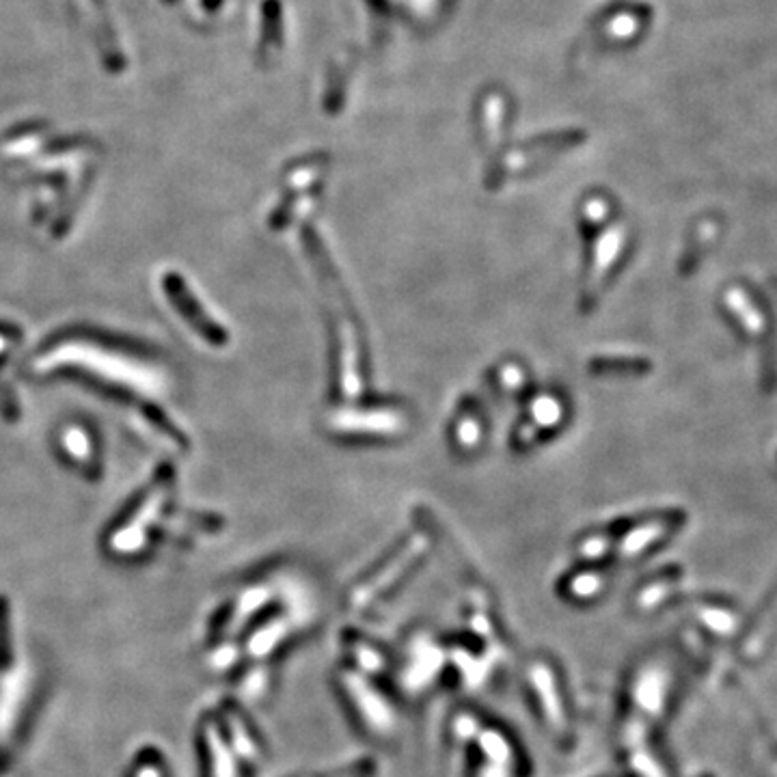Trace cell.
<instances>
[{"mask_svg": "<svg viewBox=\"0 0 777 777\" xmlns=\"http://www.w3.org/2000/svg\"><path fill=\"white\" fill-rule=\"evenodd\" d=\"M622 240H624V229L620 227H613L609 234L601 240V244H598V251H596V262H594V270L590 275V281H588V288H585V305H590L594 298L598 296V290H601L603 285V279L607 275L609 266L613 264V259H616L620 247H622Z\"/></svg>", "mask_w": 777, "mask_h": 777, "instance_id": "cell-1", "label": "cell"}]
</instances>
